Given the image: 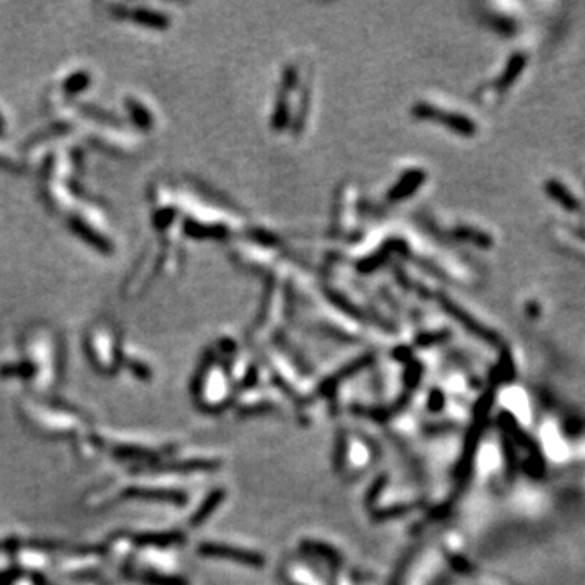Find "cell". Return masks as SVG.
<instances>
[{
    "mask_svg": "<svg viewBox=\"0 0 585 585\" xmlns=\"http://www.w3.org/2000/svg\"><path fill=\"white\" fill-rule=\"evenodd\" d=\"M545 189H546V192L550 194V197L553 198V201H556L561 207H564L568 212H577L579 210V202L575 201L574 195L571 194L569 190L566 189L561 183H557V181H548Z\"/></svg>",
    "mask_w": 585,
    "mask_h": 585,
    "instance_id": "obj_1",
    "label": "cell"
},
{
    "mask_svg": "<svg viewBox=\"0 0 585 585\" xmlns=\"http://www.w3.org/2000/svg\"><path fill=\"white\" fill-rule=\"evenodd\" d=\"M522 69H524V57H519V56L512 57V61L509 63V69H507V72H506L504 80H502V83L509 85L511 81L514 80V76L517 74H519V72L522 70Z\"/></svg>",
    "mask_w": 585,
    "mask_h": 585,
    "instance_id": "obj_2",
    "label": "cell"
}]
</instances>
